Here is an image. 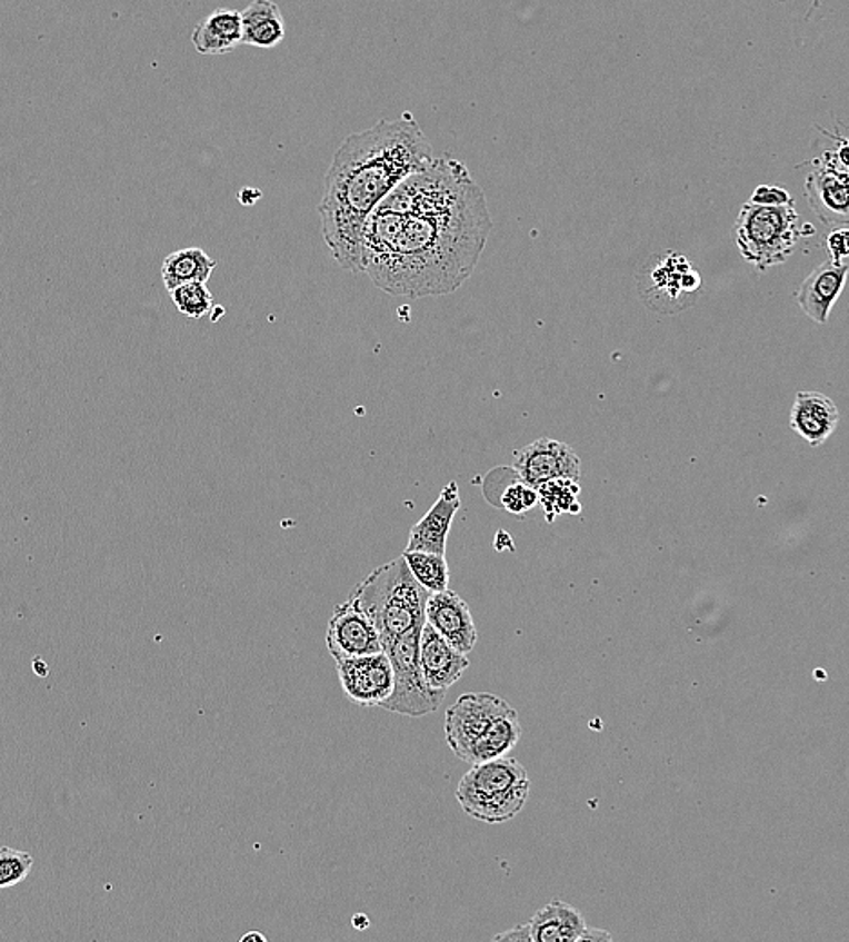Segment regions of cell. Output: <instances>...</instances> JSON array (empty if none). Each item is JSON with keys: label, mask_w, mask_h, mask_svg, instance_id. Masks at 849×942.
I'll return each instance as SVG.
<instances>
[{"label": "cell", "mask_w": 849, "mask_h": 942, "mask_svg": "<svg viewBox=\"0 0 849 942\" xmlns=\"http://www.w3.org/2000/svg\"><path fill=\"white\" fill-rule=\"evenodd\" d=\"M406 562L417 581L430 593L449 589V566L445 555L428 552H408L404 549Z\"/></svg>", "instance_id": "cell-23"}, {"label": "cell", "mask_w": 849, "mask_h": 942, "mask_svg": "<svg viewBox=\"0 0 849 942\" xmlns=\"http://www.w3.org/2000/svg\"><path fill=\"white\" fill-rule=\"evenodd\" d=\"M839 408L820 391H799L791 406L790 426L811 446L825 445L839 426Z\"/></svg>", "instance_id": "cell-17"}, {"label": "cell", "mask_w": 849, "mask_h": 942, "mask_svg": "<svg viewBox=\"0 0 849 942\" xmlns=\"http://www.w3.org/2000/svg\"><path fill=\"white\" fill-rule=\"evenodd\" d=\"M703 287V279L685 256L665 250L650 256L638 272V290L650 310L658 314L683 313L692 307Z\"/></svg>", "instance_id": "cell-7"}, {"label": "cell", "mask_w": 849, "mask_h": 942, "mask_svg": "<svg viewBox=\"0 0 849 942\" xmlns=\"http://www.w3.org/2000/svg\"><path fill=\"white\" fill-rule=\"evenodd\" d=\"M216 265L218 261L210 258L200 247H186V249L174 250L172 255L163 259L161 279L169 292L192 281L207 284Z\"/></svg>", "instance_id": "cell-21"}, {"label": "cell", "mask_w": 849, "mask_h": 942, "mask_svg": "<svg viewBox=\"0 0 849 942\" xmlns=\"http://www.w3.org/2000/svg\"><path fill=\"white\" fill-rule=\"evenodd\" d=\"M610 941V935L607 932H600V930H595V928H587V932L583 933V938L581 941Z\"/></svg>", "instance_id": "cell-31"}, {"label": "cell", "mask_w": 849, "mask_h": 942, "mask_svg": "<svg viewBox=\"0 0 849 942\" xmlns=\"http://www.w3.org/2000/svg\"><path fill=\"white\" fill-rule=\"evenodd\" d=\"M252 941L264 942V941H267V938H264L263 933H261V932H250V933H247V935H243V938H241V942H252Z\"/></svg>", "instance_id": "cell-34"}, {"label": "cell", "mask_w": 849, "mask_h": 942, "mask_svg": "<svg viewBox=\"0 0 849 942\" xmlns=\"http://www.w3.org/2000/svg\"><path fill=\"white\" fill-rule=\"evenodd\" d=\"M327 647L336 662L384 651L376 624L352 596L333 609L332 618L328 621Z\"/></svg>", "instance_id": "cell-9"}, {"label": "cell", "mask_w": 849, "mask_h": 942, "mask_svg": "<svg viewBox=\"0 0 849 942\" xmlns=\"http://www.w3.org/2000/svg\"><path fill=\"white\" fill-rule=\"evenodd\" d=\"M426 622L462 655L471 653L479 639L468 604L459 593L451 589L431 593L426 607Z\"/></svg>", "instance_id": "cell-13"}, {"label": "cell", "mask_w": 849, "mask_h": 942, "mask_svg": "<svg viewBox=\"0 0 849 942\" xmlns=\"http://www.w3.org/2000/svg\"><path fill=\"white\" fill-rule=\"evenodd\" d=\"M196 51L206 57L229 54L243 44V16L241 11L218 8L200 20L192 31Z\"/></svg>", "instance_id": "cell-18"}, {"label": "cell", "mask_w": 849, "mask_h": 942, "mask_svg": "<svg viewBox=\"0 0 849 942\" xmlns=\"http://www.w3.org/2000/svg\"><path fill=\"white\" fill-rule=\"evenodd\" d=\"M826 245H828V252L831 255V261H835V264H842V259L849 258V229H846V227L835 229L833 232L828 236Z\"/></svg>", "instance_id": "cell-29"}, {"label": "cell", "mask_w": 849, "mask_h": 942, "mask_svg": "<svg viewBox=\"0 0 849 942\" xmlns=\"http://www.w3.org/2000/svg\"><path fill=\"white\" fill-rule=\"evenodd\" d=\"M422 627L425 625L408 631L384 650L393 667L396 687L390 698L382 703L381 708L401 714V716H410V718H422L426 714L435 713L446 698V691H433L426 684L425 674L420 667Z\"/></svg>", "instance_id": "cell-6"}, {"label": "cell", "mask_w": 849, "mask_h": 942, "mask_svg": "<svg viewBox=\"0 0 849 942\" xmlns=\"http://www.w3.org/2000/svg\"><path fill=\"white\" fill-rule=\"evenodd\" d=\"M520 737H522V723L518 718L517 711L511 708L506 716L497 720L493 727L489 728V733L480 740L479 745L475 747L469 765L508 756L509 752L517 747Z\"/></svg>", "instance_id": "cell-22"}, {"label": "cell", "mask_w": 849, "mask_h": 942, "mask_svg": "<svg viewBox=\"0 0 849 942\" xmlns=\"http://www.w3.org/2000/svg\"><path fill=\"white\" fill-rule=\"evenodd\" d=\"M368 924H370V921H368L364 913H357L356 918H353V926H356V930H367Z\"/></svg>", "instance_id": "cell-33"}, {"label": "cell", "mask_w": 849, "mask_h": 942, "mask_svg": "<svg viewBox=\"0 0 849 942\" xmlns=\"http://www.w3.org/2000/svg\"><path fill=\"white\" fill-rule=\"evenodd\" d=\"M506 700L491 693L462 694L446 713V742L455 756L471 762L473 751L497 720L511 711Z\"/></svg>", "instance_id": "cell-8"}, {"label": "cell", "mask_w": 849, "mask_h": 942, "mask_svg": "<svg viewBox=\"0 0 849 942\" xmlns=\"http://www.w3.org/2000/svg\"><path fill=\"white\" fill-rule=\"evenodd\" d=\"M433 160V147L411 112L342 140L324 176L318 207L322 238L341 269L362 272L371 215L406 178Z\"/></svg>", "instance_id": "cell-2"}, {"label": "cell", "mask_w": 849, "mask_h": 942, "mask_svg": "<svg viewBox=\"0 0 849 942\" xmlns=\"http://www.w3.org/2000/svg\"><path fill=\"white\" fill-rule=\"evenodd\" d=\"M750 201L757 204V206H786V204H793V198L782 187L759 186L753 191Z\"/></svg>", "instance_id": "cell-28"}, {"label": "cell", "mask_w": 849, "mask_h": 942, "mask_svg": "<svg viewBox=\"0 0 849 942\" xmlns=\"http://www.w3.org/2000/svg\"><path fill=\"white\" fill-rule=\"evenodd\" d=\"M793 204L786 206H757L747 201L739 210L733 236L739 252L756 269L767 270L785 264L796 252L797 244L810 225L801 227Z\"/></svg>", "instance_id": "cell-5"}, {"label": "cell", "mask_w": 849, "mask_h": 942, "mask_svg": "<svg viewBox=\"0 0 849 942\" xmlns=\"http://www.w3.org/2000/svg\"><path fill=\"white\" fill-rule=\"evenodd\" d=\"M513 468L522 480L537 489L549 480H580L581 477L580 457L575 448L551 437H542L518 449Z\"/></svg>", "instance_id": "cell-12"}, {"label": "cell", "mask_w": 849, "mask_h": 942, "mask_svg": "<svg viewBox=\"0 0 849 942\" xmlns=\"http://www.w3.org/2000/svg\"><path fill=\"white\" fill-rule=\"evenodd\" d=\"M808 206L830 227L849 225V169L835 152H825L819 169L805 181Z\"/></svg>", "instance_id": "cell-11"}, {"label": "cell", "mask_w": 849, "mask_h": 942, "mask_svg": "<svg viewBox=\"0 0 849 942\" xmlns=\"http://www.w3.org/2000/svg\"><path fill=\"white\" fill-rule=\"evenodd\" d=\"M580 484L575 479H555L542 484L538 488L540 494V503L546 509L547 520L552 523V518L558 517L561 513H580Z\"/></svg>", "instance_id": "cell-24"}, {"label": "cell", "mask_w": 849, "mask_h": 942, "mask_svg": "<svg viewBox=\"0 0 849 942\" xmlns=\"http://www.w3.org/2000/svg\"><path fill=\"white\" fill-rule=\"evenodd\" d=\"M243 44L272 49L281 44L287 34L283 13L272 0H254L243 11Z\"/></svg>", "instance_id": "cell-20"}, {"label": "cell", "mask_w": 849, "mask_h": 942, "mask_svg": "<svg viewBox=\"0 0 849 942\" xmlns=\"http://www.w3.org/2000/svg\"><path fill=\"white\" fill-rule=\"evenodd\" d=\"M528 771L515 757L502 756L477 763L457 786V801L473 820L502 825L515 820L528 803Z\"/></svg>", "instance_id": "cell-4"}, {"label": "cell", "mask_w": 849, "mask_h": 942, "mask_svg": "<svg viewBox=\"0 0 849 942\" xmlns=\"http://www.w3.org/2000/svg\"><path fill=\"white\" fill-rule=\"evenodd\" d=\"M468 655L455 650L445 636L437 633L428 622L420 635V667L426 684L433 691H446L457 684L469 670Z\"/></svg>", "instance_id": "cell-14"}, {"label": "cell", "mask_w": 849, "mask_h": 942, "mask_svg": "<svg viewBox=\"0 0 849 942\" xmlns=\"http://www.w3.org/2000/svg\"><path fill=\"white\" fill-rule=\"evenodd\" d=\"M460 509L459 486L457 483L446 484L437 503L430 512L411 527L408 538V552H428L446 555L449 527L453 524L455 515Z\"/></svg>", "instance_id": "cell-15"}, {"label": "cell", "mask_w": 849, "mask_h": 942, "mask_svg": "<svg viewBox=\"0 0 849 942\" xmlns=\"http://www.w3.org/2000/svg\"><path fill=\"white\" fill-rule=\"evenodd\" d=\"M169 294L178 313L189 319H201L214 308V298L203 281L181 285Z\"/></svg>", "instance_id": "cell-25"}, {"label": "cell", "mask_w": 849, "mask_h": 942, "mask_svg": "<svg viewBox=\"0 0 849 942\" xmlns=\"http://www.w3.org/2000/svg\"><path fill=\"white\" fill-rule=\"evenodd\" d=\"M430 595L401 555L373 569L350 596L370 615L386 650L408 631L426 624Z\"/></svg>", "instance_id": "cell-3"}, {"label": "cell", "mask_w": 849, "mask_h": 942, "mask_svg": "<svg viewBox=\"0 0 849 942\" xmlns=\"http://www.w3.org/2000/svg\"><path fill=\"white\" fill-rule=\"evenodd\" d=\"M835 157H837V160H839L842 166L848 167L849 169V142L842 143V146L839 147V151L835 152Z\"/></svg>", "instance_id": "cell-32"}, {"label": "cell", "mask_w": 849, "mask_h": 942, "mask_svg": "<svg viewBox=\"0 0 849 942\" xmlns=\"http://www.w3.org/2000/svg\"><path fill=\"white\" fill-rule=\"evenodd\" d=\"M495 941L531 942L528 923L518 924V926L511 928L509 932L500 933L495 938Z\"/></svg>", "instance_id": "cell-30"}, {"label": "cell", "mask_w": 849, "mask_h": 942, "mask_svg": "<svg viewBox=\"0 0 849 942\" xmlns=\"http://www.w3.org/2000/svg\"><path fill=\"white\" fill-rule=\"evenodd\" d=\"M538 503H540L538 489L531 486V484L526 483V480H522L518 472L515 475V479L498 494L497 500L500 508L509 513H515V515H522V513L529 512Z\"/></svg>", "instance_id": "cell-26"}, {"label": "cell", "mask_w": 849, "mask_h": 942, "mask_svg": "<svg viewBox=\"0 0 849 942\" xmlns=\"http://www.w3.org/2000/svg\"><path fill=\"white\" fill-rule=\"evenodd\" d=\"M849 267L846 264L819 265L808 278L802 281L797 301L808 318L820 325L830 319L831 308L837 304L840 294L848 281Z\"/></svg>", "instance_id": "cell-16"}, {"label": "cell", "mask_w": 849, "mask_h": 942, "mask_svg": "<svg viewBox=\"0 0 849 942\" xmlns=\"http://www.w3.org/2000/svg\"><path fill=\"white\" fill-rule=\"evenodd\" d=\"M33 869V857L22 850L4 846L0 850V889L22 883Z\"/></svg>", "instance_id": "cell-27"}, {"label": "cell", "mask_w": 849, "mask_h": 942, "mask_svg": "<svg viewBox=\"0 0 849 942\" xmlns=\"http://www.w3.org/2000/svg\"><path fill=\"white\" fill-rule=\"evenodd\" d=\"M491 229L486 195L468 167L435 158L371 215L362 272L391 296H446L473 274Z\"/></svg>", "instance_id": "cell-1"}, {"label": "cell", "mask_w": 849, "mask_h": 942, "mask_svg": "<svg viewBox=\"0 0 849 942\" xmlns=\"http://www.w3.org/2000/svg\"><path fill=\"white\" fill-rule=\"evenodd\" d=\"M336 664L342 691L359 707H381L393 693V667L386 651L377 655L339 660Z\"/></svg>", "instance_id": "cell-10"}, {"label": "cell", "mask_w": 849, "mask_h": 942, "mask_svg": "<svg viewBox=\"0 0 849 942\" xmlns=\"http://www.w3.org/2000/svg\"><path fill=\"white\" fill-rule=\"evenodd\" d=\"M531 942H575L581 941L587 932V923L580 910L555 899L538 910L528 923Z\"/></svg>", "instance_id": "cell-19"}]
</instances>
